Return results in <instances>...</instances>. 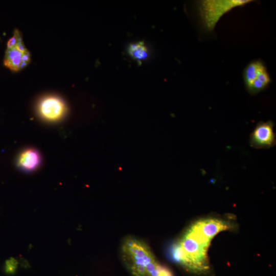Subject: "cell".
Segmentation results:
<instances>
[{
    "label": "cell",
    "mask_w": 276,
    "mask_h": 276,
    "mask_svg": "<svg viewBox=\"0 0 276 276\" xmlns=\"http://www.w3.org/2000/svg\"><path fill=\"white\" fill-rule=\"evenodd\" d=\"M122 257L133 276H157L159 264L150 248L143 242L133 237L122 243Z\"/></svg>",
    "instance_id": "cell-1"
},
{
    "label": "cell",
    "mask_w": 276,
    "mask_h": 276,
    "mask_svg": "<svg viewBox=\"0 0 276 276\" xmlns=\"http://www.w3.org/2000/svg\"><path fill=\"white\" fill-rule=\"evenodd\" d=\"M251 2L252 1L203 0L197 2V7L203 28L208 32H212L224 14L233 8Z\"/></svg>",
    "instance_id": "cell-2"
},
{
    "label": "cell",
    "mask_w": 276,
    "mask_h": 276,
    "mask_svg": "<svg viewBox=\"0 0 276 276\" xmlns=\"http://www.w3.org/2000/svg\"><path fill=\"white\" fill-rule=\"evenodd\" d=\"M243 77L246 88L251 95L263 90L270 82L266 67L260 60L248 64L244 70Z\"/></svg>",
    "instance_id": "cell-3"
},
{
    "label": "cell",
    "mask_w": 276,
    "mask_h": 276,
    "mask_svg": "<svg viewBox=\"0 0 276 276\" xmlns=\"http://www.w3.org/2000/svg\"><path fill=\"white\" fill-rule=\"evenodd\" d=\"M39 116L45 121L55 122L62 119L67 111L66 104L60 97L53 95L43 97L37 106Z\"/></svg>",
    "instance_id": "cell-4"
},
{
    "label": "cell",
    "mask_w": 276,
    "mask_h": 276,
    "mask_svg": "<svg viewBox=\"0 0 276 276\" xmlns=\"http://www.w3.org/2000/svg\"><path fill=\"white\" fill-rule=\"evenodd\" d=\"M273 126L271 121L259 122L250 134V146L257 149H268L274 146L276 140Z\"/></svg>",
    "instance_id": "cell-5"
},
{
    "label": "cell",
    "mask_w": 276,
    "mask_h": 276,
    "mask_svg": "<svg viewBox=\"0 0 276 276\" xmlns=\"http://www.w3.org/2000/svg\"><path fill=\"white\" fill-rule=\"evenodd\" d=\"M191 227L202 237L210 240L220 232L228 229L230 226L226 222L215 219H208L197 221Z\"/></svg>",
    "instance_id": "cell-6"
},
{
    "label": "cell",
    "mask_w": 276,
    "mask_h": 276,
    "mask_svg": "<svg viewBox=\"0 0 276 276\" xmlns=\"http://www.w3.org/2000/svg\"><path fill=\"white\" fill-rule=\"evenodd\" d=\"M41 163V154L34 148H27L22 150L17 159V166L19 169L27 173L37 170Z\"/></svg>",
    "instance_id": "cell-7"
},
{
    "label": "cell",
    "mask_w": 276,
    "mask_h": 276,
    "mask_svg": "<svg viewBox=\"0 0 276 276\" xmlns=\"http://www.w3.org/2000/svg\"><path fill=\"white\" fill-rule=\"evenodd\" d=\"M31 55L29 51L22 53L15 47L7 48L4 63L13 71H18L26 67L30 62Z\"/></svg>",
    "instance_id": "cell-8"
},
{
    "label": "cell",
    "mask_w": 276,
    "mask_h": 276,
    "mask_svg": "<svg viewBox=\"0 0 276 276\" xmlns=\"http://www.w3.org/2000/svg\"><path fill=\"white\" fill-rule=\"evenodd\" d=\"M128 53L131 58L139 62L146 59L149 55L148 50L143 41L130 44Z\"/></svg>",
    "instance_id": "cell-9"
},
{
    "label": "cell",
    "mask_w": 276,
    "mask_h": 276,
    "mask_svg": "<svg viewBox=\"0 0 276 276\" xmlns=\"http://www.w3.org/2000/svg\"><path fill=\"white\" fill-rule=\"evenodd\" d=\"M17 267V261L11 258L7 260L5 265V270L7 273H13Z\"/></svg>",
    "instance_id": "cell-10"
},
{
    "label": "cell",
    "mask_w": 276,
    "mask_h": 276,
    "mask_svg": "<svg viewBox=\"0 0 276 276\" xmlns=\"http://www.w3.org/2000/svg\"><path fill=\"white\" fill-rule=\"evenodd\" d=\"M157 276H174L171 270L167 267L159 264L157 269Z\"/></svg>",
    "instance_id": "cell-11"
},
{
    "label": "cell",
    "mask_w": 276,
    "mask_h": 276,
    "mask_svg": "<svg viewBox=\"0 0 276 276\" xmlns=\"http://www.w3.org/2000/svg\"><path fill=\"white\" fill-rule=\"evenodd\" d=\"M19 31L15 29L14 32V34L7 42V48L14 47L15 46L17 41V35Z\"/></svg>",
    "instance_id": "cell-12"
}]
</instances>
